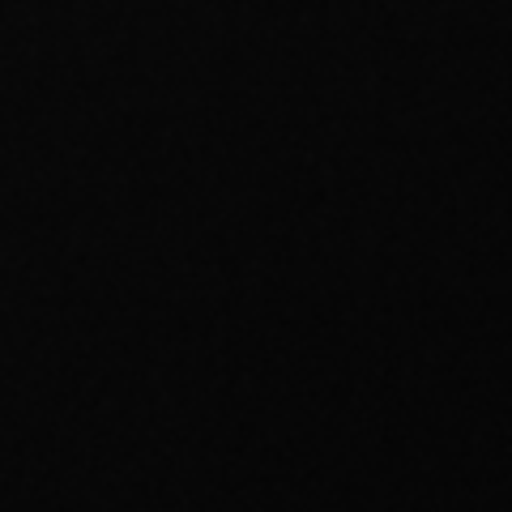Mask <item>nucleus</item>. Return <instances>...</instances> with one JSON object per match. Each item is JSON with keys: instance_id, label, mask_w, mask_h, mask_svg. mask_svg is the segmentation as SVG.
Here are the masks:
<instances>
[]
</instances>
